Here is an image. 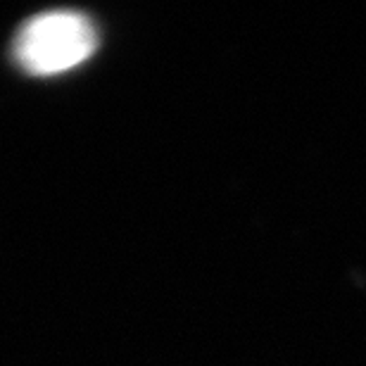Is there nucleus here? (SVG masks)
Returning a JSON list of instances; mask_svg holds the SVG:
<instances>
[{"label": "nucleus", "mask_w": 366, "mask_h": 366, "mask_svg": "<svg viewBox=\"0 0 366 366\" xmlns=\"http://www.w3.org/2000/svg\"><path fill=\"white\" fill-rule=\"evenodd\" d=\"M98 34L89 17L71 10L46 12L29 19L14 41V57L34 76H53L89 60Z\"/></svg>", "instance_id": "1"}]
</instances>
